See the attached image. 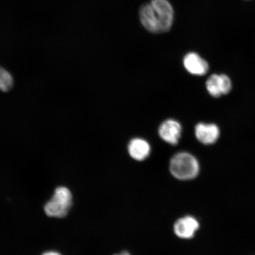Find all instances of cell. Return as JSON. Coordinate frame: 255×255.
Masks as SVG:
<instances>
[{
  "instance_id": "obj_1",
  "label": "cell",
  "mask_w": 255,
  "mask_h": 255,
  "mask_svg": "<svg viewBox=\"0 0 255 255\" xmlns=\"http://www.w3.org/2000/svg\"><path fill=\"white\" fill-rule=\"evenodd\" d=\"M169 167L171 175L180 180L194 179L198 175L200 171L198 160L187 152L175 154L171 159Z\"/></svg>"
},
{
  "instance_id": "obj_2",
  "label": "cell",
  "mask_w": 255,
  "mask_h": 255,
  "mask_svg": "<svg viewBox=\"0 0 255 255\" xmlns=\"http://www.w3.org/2000/svg\"><path fill=\"white\" fill-rule=\"evenodd\" d=\"M73 203L71 191L65 186L57 187L52 198L44 205L47 216L52 218H62L68 214Z\"/></svg>"
},
{
  "instance_id": "obj_3",
  "label": "cell",
  "mask_w": 255,
  "mask_h": 255,
  "mask_svg": "<svg viewBox=\"0 0 255 255\" xmlns=\"http://www.w3.org/2000/svg\"><path fill=\"white\" fill-rule=\"evenodd\" d=\"M150 4L155 11L161 33L171 29L174 21V9L168 0H151Z\"/></svg>"
},
{
  "instance_id": "obj_4",
  "label": "cell",
  "mask_w": 255,
  "mask_h": 255,
  "mask_svg": "<svg viewBox=\"0 0 255 255\" xmlns=\"http://www.w3.org/2000/svg\"><path fill=\"white\" fill-rule=\"evenodd\" d=\"M206 88L208 93L214 98H219L227 95L232 89L230 78L225 74L210 75L206 82Z\"/></svg>"
},
{
  "instance_id": "obj_5",
  "label": "cell",
  "mask_w": 255,
  "mask_h": 255,
  "mask_svg": "<svg viewBox=\"0 0 255 255\" xmlns=\"http://www.w3.org/2000/svg\"><path fill=\"white\" fill-rule=\"evenodd\" d=\"M182 133V127L177 121L169 119L164 121L159 126L158 133L160 138L171 145H176L179 142Z\"/></svg>"
},
{
  "instance_id": "obj_6",
  "label": "cell",
  "mask_w": 255,
  "mask_h": 255,
  "mask_svg": "<svg viewBox=\"0 0 255 255\" xmlns=\"http://www.w3.org/2000/svg\"><path fill=\"white\" fill-rule=\"evenodd\" d=\"M194 133L197 139L203 144L212 145L218 141L221 131L215 124L200 123L195 127Z\"/></svg>"
},
{
  "instance_id": "obj_7",
  "label": "cell",
  "mask_w": 255,
  "mask_h": 255,
  "mask_svg": "<svg viewBox=\"0 0 255 255\" xmlns=\"http://www.w3.org/2000/svg\"><path fill=\"white\" fill-rule=\"evenodd\" d=\"M183 62L184 68L191 75L201 76L209 71L208 63L196 52L188 53Z\"/></svg>"
},
{
  "instance_id": "obj_8",
  "label": "cell",
  "mask_w": 255,
  "mask_h": 255,
  "mask_svg": "<svg viewBox=\"0 0 255 255\" xmlns=\"http://www.w3.org/2000/svg\"><path fill=\"white\" fill-rule=\"evenodd\" d=\"M199 229V223L194 217L187 216L178 219L174 225V232L177 237L183 239L193 238Z\"/></svg>"
},
{
  "instance_id": "obj_9",
  "label": "cell",
  "mask_w": 255,
  "mask_h": 255,
  "mask_svg": "<svg viewBox=\"0 0 255 255\" xmlns=\"http://www.w3.org/2000/svg\"><path fill=\"white\" fill-rule=\"evenodd\" d=\"M139 19L143 27L152 33H161L160 28L154 8L149 4H145L139 9Z\"/></svg>"
},
{
  "instance_id": "obj_10",
  "label": "cell",
  "mask_w": 255,
  "mask_h": 255,
  "mask_svg": "<svg viewBox=\"0 0 255 255\" xmlns=\"http://www.w3.org/2000/svg\"><path fill=\"white\" fill-rule=\"evenodd\" d=\"M151 146L146 140L140 138H133L128 146V151L130 157L136 161L145 160L151 153Z\"/></svg>"
},
{
  "instance_id": "obj_11",
  "label": "cell",
  "mask_w": 255,
  "mask_h": 255,
  "mask_svg": "<svg viewBox=\"0 0 255 255\" xmlns=\"http://www.w3.org/2000/svg\"><path fill=\"white\" fill-rule=\"evenodd\" d=\"M14 85V80L7 70L0 66V90L7 92L11 90Z\"/></svg>"
},
{
  "instance_id": "obj_12",
  "label": "cell",
  "mask_w": 255,
  "mask_h": 255,
  "mask_svg": "<svg viewBox=\"0 0 255 255\" xmlns=\"http://www.w3.org/2000/svg\"><path fill=\"white\" fill-rule=\"evenodd\" d=\"M41 255H62V254H60L57 251H50L46 252V253H43Z\"/></svg>"
},
{
  "instance_id": "obj_13",
  "label": "cell",
  "mask_w": 255,
  "mask_h": 255,
  "mask_svg": "<svg viewBox=\"0 0 255 255\" xmlns=\"http://www.w3.org/2000/svg\"><path fill=\"white\" fill-rule=\"evenodd\" d=\"M130 255L128 252H127V251H123V252H121V253H119V254H117L116 255Z\"/></svg>"
}]
</instances>
